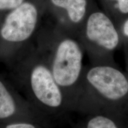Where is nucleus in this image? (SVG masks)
<instances>
[{
  "label": "nucleus",
  "instance_id": "39448f33",
  "mask_svg": "<svg viewBox=\"0 0 128 128\" xmlns=\"http://www.w3.org/2000/svg\"><path fill=\"white\" fill-rule=\"evenodd\" d=\"M38 11L30 2H23L6 16L0 28V37L11 44H22L33 34L38 22Z\"/></svg>",
  "mask_w": 128,
  "mask_h": 128
},
{
  "label": "nucleus",
  "instance_id": "f8f14e48",
  "mask_svg": "<svg viewBox=\"0 0 128 128\" xmlns=\"http://www.w3.org/2000/svg\"><path fill=\"white\" fill-rule=\"evenodd\" d=\"M122 33L124 37L128 38V19L123 24L122 28Z\"/></svg>",
  "mask_w": 128,
  "mask_h": 128
},
{
  "label": "nucleus",
  "instance_id": "f03ea898",
  "mask_svg": "<svg viewBox=\"0 0 128 128\" xmlns=\"http://www.w3.org/2000/svg\"><path fill=\"white\" fill-rule=\"evenodd\" d=\"M18 63V79L28 101L41 114L70 112L63 92L39 52L27 55Z\"/></svg>",
  "mask_w": 128,
  "mask_h": 128
},
{
  "label": "nucleus",
  "instance_id": "20e7f679",
  "mask_svg": "<svg viewBox=\"0 0 128 128\" xmlns=\"http://www.w3.org/2000/svg\"><path fill=\"white\" fill-rule=\"evenodd\" d=\"M78 36L87 51L90 64H116L113 52L119 45L120 37L106 14L100 12L90 14L81 26Z\"/></svg>",
  "mask_w": 128,
  "mask_h": 128
},
{
  "label": "nucleus",
  "instance_id": "6e6552de",
  "mask_svg": "<svg viewBox=\"0 0 128 128\" xmlns=\"http://www.w3.org/2000/svg\"><path fill=\"white\" fill-rule=\"evenodd\" d=\"M125 113L116 112H94L88 114L84 128H120L119 120Z\"/></svg>",
  "mask_w": 128,
  "mask_h": 128
},
{
  "label": "nucleus",
  "instance_id": "1a4fd4ad",
  "mask_svg": "<svg viewBox=\"0 0 128 128\" xmlns=\"http://www.w3.org/2000/svg\"><path fill=\"white\" fill-rule=\"evenodd\" d=\"M24 0H0V10H12L18 7Z\"/></svg>",
  "mask_w": 128,
  "mask_h": 128
},
{
  "label": "nucleus",
  "instance_id": "423d86ee",
  "mask_svg": "<svg viewBox=\"0 0 128 128\" xmlns=\"http://www.w3.org/2000/svg\"><path fill=\"white\" fill-rule=\"evenodd\" d=\"M40 114L0 78V120L14 118L30 120Z\"/></svg>",
  "mask_w": 128,
  "mask_h": 128
},
{
  "label": "nucleus",
  "instance_id": "ddd939ff",
  "mask_svg": "<svg viewBox=\"0 0 128 128\" xmlns=\"http://www.w3.org/2000/svg\"><path fill=\"white\" fill-rule=\"evenodd\" d=\"M126 74L127 76L128 79V55L126 58Z\"/></svg>",
  "mask_w": 128,
  "mask_h": 128
},
{
  "label": "nucleus",
  "instance_id": "9d476101",
  "mask_svg": "<svg viewBox=\"0 0 128 128\" xmlns=\"http://www.w3.org/2000/svg\"><path fill=\"white\" fill-rule=\"evenodd\" d=\"M5 128H38L31 120H22L11 123L6 126Z\"/></svg>",
  "mask_w": 128,
  "mask_h": 128
},
{
  "label": "nucleus",
  "instance_id": "7ed1b4c3",
  "mask_svg": "<svg viewBox=\"0 0 128 128\" xmlns=\"http://www.w3.org/2000/svg\"><path fill=\"white\" fill-rule=\"evenodd\" d=\"M65 96L70 112L75 101L83 68L84 48L74 36L61 28L48 45L39 52Z\"/></svg>",
  "mask_w": 128,
  "mask_h": 128
},
{
  "label": "nucleus",
  "instance_id": "f257e3e1",
  "mask_svg": "<svg viewBox=\"0 0 128 128\" xmlns=\"http://www.w3.org/2000/svg\"><path fill=\"white\" fill-rule=\"evenodd\" d=\"M74 112H128V79L116 64L84 66L78 84Z\"/></svg>",
  "mask_w": 128,
  "mask_h": 128
},
{
  "label": "nucleus",
  "instance_id": "9b49d317",
  "mask_svg": "<svg viewBox=\"0 0 128 128\" xmlns=\"http://www.w3.org/2000/svg\"><path fill=\"white\" fill-rule=\"evenodd\" d=\"M116 1L118 8L122 13H128V0H112Z\"/></svg>",
  "mask_w": 128,
  "mask_h": 128
},
{
  "label": "nucleus",
  "instance_id": "0eeeda50",
  "mask_svg": "<svg viewBox=\"0 0 128 128\" xmlns=\"http://www.w3.org/2000/svg\"><path fill=\"white\" fill-rule=\"evenodd\" d=\"M56 7L66 10L69 22L66 32L75 36L84 23L87 12V0H50Z\"/></svg>",
  "mask_w": 128,
  "mask_h": 128
}]
</instances>
